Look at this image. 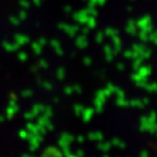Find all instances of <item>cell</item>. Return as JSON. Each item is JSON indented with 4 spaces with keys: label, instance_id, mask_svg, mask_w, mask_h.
Returning <instances> with one entry per match:
<instances>
[]
</instances>
